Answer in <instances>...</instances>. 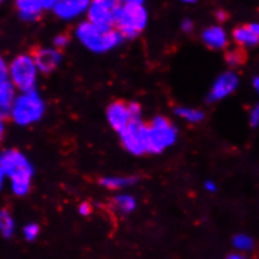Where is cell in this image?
I'll list each match as a JSON object with an SVG mask.
<instances>
[{"label":"cell","instance_id":"26","mask_svg":"<svg viewBox=\"0 0 259 259\" xmlns=\"http://www.w3.org/2000/svg\"><path fill=\"white\" fill-rule=\"evenodd\" d=\"M79 213H81L82 215H90V214L92 213V206L88 203L81 204V206H79Z\"/></svg>","mask_w":259,"mask_h":259},{"label":"cell","instance_id":"24","mask_svg":"<svg viewBox=\"0 0 259 259\" xmlns=\"http://www.w3.org/2000/svg\"><path fill=\"white\" fill-rule=\"evenodd\" d=\"M69 40H71V37H69L68 34H59L58 37L54 39V46H56L57 48L62 49L64 48V47H67V44L69 43Z\"/></svg>","mask_w":259,"mask_h":259},{"label":"cell","instance_id":"9","mask_svg":"<svg viewBox=\"0 0 259 259\" xmlns=\"http://www.w3.org/2000/svg\"><path fill=\"white\" fill-rule=\"evenodd\" d=\"M117 2L112 0H96L88 10V23L102 29H115V13Z\"/></svg>","mask_w":259,"mask_h":259},{"label":"cell","instance_id":"2","mask_svg":"<svg viewBox=\"0 0 259 259\" xmlns=\"http://www.w3.org/2000/svg\"><path fill=\"white\" fill-rule=\"evenodd\" d=\"M0 166L12 179L14 194L22 196L29 191L33 170L24 155L15 149L9 150L0 156Z\"/></svg>","mask_w":259,"mask_h":259},{"label":"cell","instance_id":"12","mask_svg":"<svg viewBox=\"0 0 259 259\" xmlns=\"http://www.w3.org/2000/svg\"><path fill=\"white\" fill-rule=\"evenodd\" d=\"M238 86V77L237 74L232 73V72H227V73L223 74L219 79L214 84L213 90L210 93V101L220 100L223 97H227L228 95L233 92L235 90V87Z\"/></svg>","mask_w":259,"mask_h":259},{"label":"cell","instance_id":"6","mask_svg":"<svg viewBox=\"0 0 259 259\" xmlns=\"http://www.w3.org/2000/svg\"><path fill=\"white\" fill-rule=\"evenodd\" d=\"M10 77L13 84L24 92H30L35 84L37 77V67L29 56H18L10 64Z\"/></svg>","mask_w":259,"mask_h":259},{"label":"cell","instance_id":"10","mask_svg":"<svg viewBox=\"0 0 259 259\" xmlns=\"http://www.w3.org/2000/svg\"><path fill=\"white\" fill-rule=\"evenodd\" d=\"M33 62L35 67L44 74H51L56 71L61 62V53L57 49L34 48L32 49Z\"/></svg>","mask_w":259,"mask_h":259},{"label":"cell","instance_id":"3","mask_svg":"<svg viewBox=\"0 0 259 259\" xmlns=\"http://www.w3.org/2000/svg\"><path fill=\"white\" fill-rule=\"evenodd\" d=\"M77 35L81 42L93 52H106L122 40V37L116 29H102L88 22L79 25Z\"/></svg>","mask_w":259,"mask_h":259},{"label":"cell","instance_id":"8","mask_svg":"<svg viewBox=\"0 0 259 259\" xmlns=\"http://www.w3.org/2000/svg\"><path fill=\"white\" fill-rule=\"evenodd\" d=\"M123 147L134 155L147 152V123L141 120H134L120 132Z\"/></svg>","mask_w":259,"mask_h":259},{"label":"cell","instance_id":"34","mask_svg":"<svg viewBox=\"0 0 259 259\" xmlns=\"http://www.w3.org/2000/svg\"><path fill=\"white\" fill-rule=\"evenodd\" d=\"M254 86H255V88H258V78L254 79Z\"/></svg>","mask_w":259,"mask_h":259},{"label":"cell","instance_id":"21","mask_svg":"<svg viewBox=\"0 0 259 259\" xmlns=\"http://www.w3.org/2000/svg\"><path fill=\"white\" fill-rule=\"evenodd\" d=\"M245 61H247V53L242 48L235 49V51L229 52L227 54V62L230 66H239V64L244 63Z\"/></svg>","mask_w":259,"mask_h":259},{"label":"cell","instance_id":"22","mask_svg":"<svg viewBox=\"0 0 259 259\" xmlns=\"http://www.w3.org/2000/svg\"><path fill=\"white\" fill-rule=\"evenodd\" d=\"M233 243H234L235 247L240 250L252 249L253 244H254L253 240L250 239L249 237H247V235H237V237H234V239H233Z\"/></svg>","mask_w":259,"mask_h":259},{"label":"cell","instance_id":"23","mask_svg":"<svg viewBox=\"0 0 259 259\" xmlns=\"http://www.w3.org/2000/svg\"><path fill=\"white\" fill-rule=\"evenodd\" d=\"M38 233H39V227L37 224H29L24 229V234L27 240H34L37 238Z\"/></svg>","mask_w":259,"mask_h":259},{"label":"cell","instance_id":"27","mask_svg":"<svg viewBox=\"0 0 259 259\" xmlns=\"http://www.w3.org/2000/svg\"><path fill=\"white\" fill-rule=\"evenodd\" d=\"M250 122H252L253 127H255V126L258 125V107H255L254 110H253V112H252V121H250Z\"/></svg>","mask_w":259,"mask_h":259},{"label":"cell","instance_id":"32","mask_svg":"<svg viewBox=\"0 0 259 259\" xmlns=\"http://www.w3.org/2000/svg\"><path fill=\"white\" fill-rule=\"evenodd\" d=\"M3 137H4V125H3V118L0 117V142L3 141Z\"/></svg>","mask_w":259,"mask_h":259},{"label":"cell","instance_id":"25","mask_svg":"<svg viewBox=\"0 0 259 259\" xmlns=\"http://www.w3.org/2000/svg\"><path fill=\"white\" fill-rule=\"evenodd\" d=\"M7 76H8V68L7 66H5V62L3 61V58L0 57V83L7 81Z\"/></svg>","mask_w":259,"mask_h":259},{"label":"cell","instance_id":"31","mask_svg":"<svg viewBox=\"0 0 259 259\" xmlns=\"http://www.w3.org/2000/svg\"><path fill=\"white\" fill-rule=\"evenodd\" d=\"M205 186H206V189H208V190H210V191L215 190V184L211 183V181H206Z\"/></svg>","mask_w":259,"mask_h":259},{"label":"cell","instance_id":"20","mask_svg":"<svg viewBox=\"0 0 259 259\" xmlns=\"http://www.w3.org/2000/svg\"><path fill=\"white\" fill-rule=\"evenodd\" d=\"M113 203H115V205L117 206L121 211H123V213H130V211L134 210L135 206H136V201H135V199L132 198V196H127V195L117 196V198L113 200Z\"/></svg>","mask_w":259,"mask_h":259},{"label":"cell","instance_id":"17","mask_svg":"<svg viewBox=\"0 0 259 259\" xmlns=\"http://www.w3.org/2000/svg\"><path fill=\"white\" fill-rule=\"evenodd\" d=\"M13 230H14L13 218L7 209H3L0 211V232L5 238H9L13 234Z\"/></svg>","mask_w":259,"mask_h":259},{"label":"cell","instance_id":"14","mask_svg":"<svg viewBox=\"0 0 259 259\" xmlns=\"http://www.w3.org/2000/svg\"><path fill=\"white\" fill-rule=\"evenodd\" d=\"M258 24H245L233 30L234 40L239 46H254L258 43Z\"/></svg>","mask_w":259,"mask_h":259},{"label":"cell","instance_id":"1","mask_svg":"<svg viewBox=\"0 0 259 259\" xmlns=\"http://www.w3.org/2000/svg\"><path fill=\"white\" fill-rule=\"evenodd\" d=\"M115 29L122 38H135L144 30L147 14L141 2L118 3L115 13Z\"/></svg>","mask_w":259,"mask_h":259},{"label":"cell","instance_id":"30","mask_svg":"<svg viewBox=\"0 0 259 259\" xmlns=\"http://www.w3.org/2000/svg\"><path fill=\"white\" fill-rule=\"evenodd\" d=\"M227 259H247V258L242 254H238V253H233V254L228 255Z\"/></svg>","mask_w":259,"mask_h":259},{"label":"cell","instance_id":"19","mask_svg":"<svg viewBox=\"0 0 259 259\" xmlns=\"http://www.w3.org/2000/svg\"><path fill=\"white\" fill-rule=\"evenodd\" d=\"M136 179L134 178H106L101 179L100 184L107 189H118L122 185H127L132 184Z\"/></svg>","mask_w":259,"mask_h":259},{"label":"cell","instance_id":"5","mask_svg":"<svg viewBox=\"0 0 259 259\" xmlns=\"http://www.w3.org/2000/svg\"><path fill=\"white\" fill-rule=\"evenodd\" d=\"M44 105L38 95L33 91L20 96L13 105V118L19 125H29L39 120L43 115Z\"/></svg>","mask_w":259,"mask_h":259},{"label":"cell","instance_id":"16","mask_svg":"<svg viewBox=\"0 0 259 259\" xmlns=\"http://www.w3.org/2000/svg\"><path fill=\"white\" fill-rule=\"evenodd\" d=\"M14 105V86L10 82L0 83V117L4 118Z\"/></svg>","mask_w":259,"mask_h":259},{"label":"cell","instance_id":"7","mask_svg":"<svg viewBox=\"0 0 259 259\" xmlns=\"http://www.w3.org/2000/svg\"><path fill=\"white\" fill-rule=\"evenodd\" d=\"M140 115L141 107L136 102L116 100L107 107L108 122L111 127L117 132L123 131L131 121L140 120Z\"/></svg>","mask_w":259,"mask_h":259},{"label":"cell","instance_id":"28","mask_svg":"<svg viewBox=\"0 0 259 259\" xmlns=\"http://www.w3.org/2000/svg\"><path fill=\"white\" fill-rule=\"evenodd\" d=\"M193 27H194V24H193V22H191V20H184L183 29L185 30V32H190V30L193 29Z\"/></svg>","mask_w":259,"mask_h":259},{"label":"cell","instance_id":"33","mask_svg":"<svg viewBox=\"0 0 259 259\" xmlns=\"http://www.w3.org/2000/svg\"><path fill=\"white\" fill-rule=\"evenodd\" d=\"M4 171H3L2 166H0V188H2V183H3V178H4Z\"/></svg>","mask_w":259,"mask_h":259},{"label":"cell","instance_id":"13","mask_svg":"<svg viewBox=\"0 0 259 259\" xmlns=\"http://www.w3.org/2000/svg\"><path fill=\"white\" fill-rule=\"evenodd\" d=\"M87 5L88 2L86 0H63V2H56L53 8L58 17L72 18L81 14Z\"/></svg>","mask_w":259,"mask_h":259},{"label":"cell","instance_id":"15","mask_svg":"<svg viewBox=\"0 0 259 259\" xmlns=\"http://www.w3.org/2000/svg\"><path fill=\"white\" fill-rule=\"evenodd\" d=\"M203 40L209 48L219 49L224 48L227 46V34L220 27H209L208 29L204 30Z\"/></svg>","mask_w":259,"mask_h":259},{"label":"cell","instance_id":"4","mask_svg":"<svg viewBox=\"0 0 259 259\" xmlns=\"http://www.w3.org/2000/svg\"><path fill=\"white\" fill-rule=\"evenodd\" d=\"M175 139L176 130L169 118L157 116L147 123V152L160 154L172 145Z\"/></svg>","mask_w":259,"mask_h":259},{"label":"cell","instance_id":"29","mask_svg":"<svg viewBox=\"0 0 259 259\" xmlns=\"http://www.w3.org/2000/svg\"><path fill=\"white\" fill-rule=\"evenodd\" d=\"M217 18L219 22H225L228 19V14L224 10H219V12H217Z\"/></svg>","mask_w":259,"mask_h":259},{"label":"cell","instance_id":"11","mask_svg":"<svg viewBox=\"0 0 259 259\" xmlns=\"http://www.w3.org/2000/svg\"><path fill=\"white\" fill-rule=\"evenodd\" d=\"M56 2L49 0H19L17 2V8L23 19L35 20L42 15V12L49 8H53Z\"/></svg>","mask_w":259,"mask_h":259},{"label":"cell","instance_id":"18","mask_svg":"<svg viewBox=\"0 0 259 259\" xmlns=\"http://www.w3.org/2000/svg\"><path fill=\"white\" fill-rule=\"evenodd\" d=\"M175 113L178 116H180V117L190 121V122H199V121L204 120V113L199 110H194V108H176Z\"/></svg>","mask_w":259,"mask_h":259}]
</instances>
